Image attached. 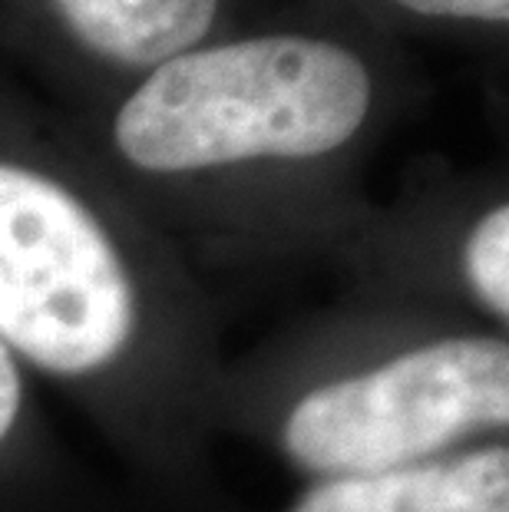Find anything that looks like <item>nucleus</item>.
<instances>
[{"mask_svg": "<svg viewBox=\"0 0 509 512\" xmlns=\"http://www.w3.org/2000/svg\"><path fill=\"white\" fill-rule=\"evenodd\" d=\"M371 110L354 53L311 37H258L179 53L123 103L113 136L146 172L308 159L344 146Z\"/></svg>", "mask_w": 509, "mask_h": 512, "instance_id": "obj_1", "label": "nucleus"}, {"mask_svg": "<svg viewBox=\"0 0 509 512\" xmlns=\"http://www.w3.org/2000/svg\"><path fill=\"white\" fill-rule=\"evenodd\" d=\"M506 420V341L443 337L314 387L291 407L281 443L301 470L334 479L427 463L480 430H506Z\"/></svg>", "mask_w": 509, "mask_h": 512, "instance_id": "obj_2", "label": "nucleus"}, {"mask_svg": "<svg viewBox=\"0 0 509 512\" xmlns=\"http://www.w3.org/2000/svg\"><path fill=\"white\" fill-rule=\"evenodd\" d=\"M133 328V281L93 212L40 172L0 166V344L80 377L113 364Z\"/></svg>", "mask_w": 509, "mask_h": 512, "instance_id": "obj_3", "label": "nucleus"}, {"mask_svg": "<svg viewBox=\"0 0 509 512\" xmlns=\"http://www.w3.org/2000/svg\"><path fill=\"white\" fill-rule=\"evenodd\" d=\"M291 512H509V450L486 446L453 460L334 476Z\"/></svg>", "mask_w": 509, "mask_h": 512, "instance_id": "obj_4", "label": "nucleus"}, {"mask_svg": "<svg viewBox=\"0 0 509 512\" xmlns=\"http://www.w3.org/2000/svg\"><path fill=\"white\" fill-rule=\"evenodd\" d=\"M86 47L129 67L186 53L212 27L219 0H53Z\"/></svg>", "mask_w": 509, "mask_h": 512, "instance_id": "obj_5", "label": "nucleus"}, {"mask_svg": "<svg viewBox=\"0 0 509 512\" xmlns=\"http://www.w3.org/2000/svg\"><path fill=\"white\" fill-rule=\"evenodd\" d=\"M463 268L473 294L486 304V311L509 314V209L496 205L486 212L467 238Z\"/></svg>", "mask_w": 509, "mask_h": 512, "instance_id": "obj_6", "label": "nucleus"}, {"mask_svg": "<svg viewBox=\"0 0 509 512\" xmlns=\"http://www.w3.org/2000/svg\"><path fill=\"white\" fill-rule=\"evenodd\" d=\"M397 4L427 17H467L490 24H506L509 17V0H397Z\"/></svg>", "mask_w": 509, "mask_h": 512, "instance_id": "obj_7", "label": "nucleus"}, {"mask_svg": "<svg viewBox=\"0 0 509 512\" xmlns=\"http://www.w3.org/2000/svg\"><path fill=\"white\" fill-rule=\"evenodd\" d=\"M20 397H24V387H20L14 354L0 344V443L7 440V433L14 430L20 417Z\"/></svg>", "mask_w": 509, "mask_h": 512, "instance_id": "obj_8", "label": "nucleus"}]
</instances>
